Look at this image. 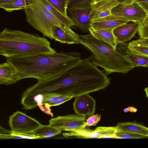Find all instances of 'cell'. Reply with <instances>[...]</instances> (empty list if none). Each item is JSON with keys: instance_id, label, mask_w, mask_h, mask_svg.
<instances>
[{"instance_id": "1", "label": "cell", "mask_w": 148, "mask_h": 148, "mask_svg": "<svg viewBox=\"0 0 148 148\" xmlns=\"http://www.w3.org/2000/svg\"><path fill=\"white\" fill-rule=\"evenodd\" d=\"M59 93L75 97L105 88L110 78L98 68L90 58L80 59L61 74L53 78Z\"/></svg>"}, {"instance_id": "2", "label": "cell", "mask_w": 148, "mask_h": 148, "mask_svg": "<svg viewBox=\"0 0 148 148\" xmlns=\"http://www.w3.org/2000/svg\"><path fill=\"white\" fill-rule=\"evenodd\" d=\"M81 56L77 52H56L6 58L16 69L21 80L32 78L39 82L63 73L77 63Z\"/></svg>"}, {"instance_id": "3", "label": "cell", "mask_w": 148, "mask_h": 148, "mask_svg": "<svg viewBox=\"0 0 148 148\" xmlns=\"http://www.w3.org/2000/svg\"><path fill=\"white\" fill-rule=\"evenodd\" d=\"M57 52L45 37L5 28L0 32V54L6 58Z\"/></svg>"}, {"instance_id": "4", "label": "cell", "mask_w": 148, "mask_h": 148, "mask_svg": "<svg viewBox=\"0 0 148 148\" xmlns=\"http://www.w3.org/2000/svg\"><path fill=\"white\" fill-rule=\"evenodd\" d=\"M79 40L92 53L90 58L92 62L103 68L107 75L114 73L125 74L135 67L127 53L97 39L90 33L80 35Z\"/></svg>"}, {"instance_id": "5", "label": "cell", "mask_w": 148, "mask_h": 148, "mask_svg": "<svg viewBox=\"0 0 148 148\" xmlns=\"http://www.w3.org/2000/svg\"><path fill=\"white\" fill-rule=\"evenodd\" d=\"M31 3L23 9L27 23L43 36L53 40L52 31L55 26H64L49 12L39 0H31Z\"/></svg>"}, {"instance_id": "6", "label": "cell", "mask_w": 148, "mask_h": 148, "mask_svg": "<svg viewBox=\"0 0 148 148\" xmlns=\"http://www.w3.org/2000/svg\"><path fill=\"white\" fill-rule=\"evenodd\" d=\"M91 8V4H87L68 7L67 9V15L74 26L83 32L90 33Z\"/></svg>"}, {"instance_id": "7", "label": "cell", "mask_w": 148, "mask_h": 148, "mask_svg": "<svg viewBox=\"0 0 148 148\" xmlns=\"http://www.w3.org/2000/svg\"><path fill=\"white\" fill-rule=\"evenodd\" d=\"M9 124L12 131L23 133H31L42 125L35 119L18 111L9 116Z\"/></svg>"}, {"instance_id": "8", "label": "cell", "mask_w": 148, "mask_h": 148, "mask_svg": "<svg viewBox=\"0 0 148 148\" xmlns=\"http://www.w3.org/2000/svg\"><path fill=\"white\" fill-rule=\"evenodd\" d=\"M112 14L123 17L130 22L140 24L144 20L147 13L136 2L129 4L119 3L112 10Z\"/></svg>"}, {"instance_id": "9", "label": "cell", "mask_w": 148, "mask_h": 148, "mask_svg": "<svg viewBox=\"0 0 148 148\" xmlns=\"http://www.w3.org/2000/svg\"><path fill=\"white\" fill-rule=\"evenodd\" d=\"M85 117L73 114L51 119L49 125L61 131L71 132L85 128Z\"/></svg>"}, {"instance_id": "10", "label": "cell", "mask_w": 148, "mask_h": 148, "mask_svg": "<svg viewBox=\"0 0 148 148\" xmlns=\"http://www.w3.org/2000/svg\"><path fill=\"white\" fill-rule=\"evenodd\" d=\"M117 130L116 126L115 127L99 126L94 130L82 129L75 130L68 132L63 133V136L67 137L75 136L83 138H98L107 135H114Z\"/></svg>"}, {"instance_id": "11", "label": "cell", "mask_w": 148, "mask_h": 148, "mask_svg": "<svg viewBox=\"0 0 148 148\" xmlns=\"http://www.w3.org/2000/svg\"><path fill=\"white\" fill-rule=\"evenodd\" d=\"M89 94H82L75 97L73 108L77 114L85 117L94 114L96 101Z\"/></svg>"}, {"instance_id": "12", "label": "cell", "mask_w": 148, "mask_h": 148, "mask_svg": "<svg viewBox=\"0 0 148 148\" xmlns=\"http://www.w3.org/2000/svg\"><path fill=\"white\" fill-rule=\"evenodd\" d=\"M52 36L53 39L61 43L80 44L79 35L73 31L69 27H53L52 29Z\"/></svg>"}, {"instance_id": "13", "label": "cell", "mask_w": 148, "mask_h": 148, "mask_svg": "<svg viewBox=\"0 0 148 148\" xmlns=\"http://www.w3.org/2000/svg\"><path fill=\"white\" fill-rule=\"evenodd\" d=\"M139 24L135 23L121 25L113 30L117 43H124L131 40L138 32Z\"/></svg>"}, {"instance_id": "14", "label": "cell", "mask_w": 148, "mask_h": 148, "mask_svg": "<svg viewBox=\"0 0 148 148\" xmlns=\"http://www.w3.org/2000/svg\"><path fill=\"white\" fill-rule=\"evenodd\" d=\"M119 3L117 0H101L91 5V19L105 17L112 14L113 9Z\"/></svg>"}, {"instance_id": "15", "label": "cell", "mask_w": 148, "mask_h": 148, "mask_svg": "<svg viewBox=\"0 0 148 148\" xmlns=\"http://www.w3.org/2000/svg\"><path fill=\"white\" fill-rule=\"evenodd\" d=\"M130 22L119 16L112 14L101 18L91 20V26L95 29H114L117 27Z\"/></svg>"}, {"instance_id": "16", "label": "cell", "mask_w": 148, "mask_h": 148, "mask_svg": "<svg viewBox=\"0 0 148 148\" xmlns=\"http://www.w3.org/2000/svg\"><path fill=\"white\" fill-rule=\"evenodd\" d=\"M20 80L17 70L12 64L7 61L0 64V85L12 84Z\"/></svg>"}, {"instance_id": "17", "label": "cell", "mask_w": 148, "mask_h": 148, "mask_svg": "<svg viewBox=\"0 0 148 148\" xmlns=\"http://www.w3.org/2000/svg\"><path fill=\"white\" fill-rule=\"evenodd\" d=\"M113 29H95L92 27L89 28L90 33L97 39L106 42L116 49L117 46L116 38L113 34Z\"/></svg>"}, {"instance_id": "18", "label": "cell", "mask_w": 148, "mask_h": 148, "mask_svg": "<svg viewBox=\"0 0 148 148\" xmlns=\"http://www.w3.org/2000/svg\"><path fill=\"white\" fill-rule=\"evenodd\" d=\"M116 126L119 131L127 132L148 137V127L134 122L119 123Z\"/></svg>"}, {"instance_id": "19", "label": "cell", "mask_w": 148, "mask_h": 148, "mask_svg": "<svg viewBox=\"0 0 148 148\" xmlns=\"http://www.w3.org/2000/svg\"><path fill=\"white\" fill-rule=\"evenodd\" d=\"M45 7L57 18L64 26L71 27L74 26L73 21L68 16L63 14L48 0H39Z\"/></svg>"}, {"instance_id": "20", "label": "cell", "mask_w": 148, "mask_h": 148, "mask_svg": "<svg viewBox=\"0 0 148 148\" xmlns=\"http://www.w3.org/2000/svg\"><path fill=\"white\" fill-rule=\"evenodd\" d=\"M61 130L49 124L42 125L31 133L43 138L53 137L61 133Z\"/></svg>"}, {"instance_id": "21", "label": "cell", "mask_w": 148, "mask_h": 148, "mask_svg": "<svg viewBox=\"0 0 148 148\" xmlns=\"http://www.w3.org/2000/svg\"><path fill=\"white\" fill-rule=\"evenodd\" d=\"M31 2V0H17L0 4V7L6 12H11L14 10L24 9Z\"/></svg>"}, {"instance_id": "22", "label": "cell", "mask_w": 148, "mask_h": 148, "mask_svg": "<svg viewBox=\"0 0 148 148\" xmlns=\"http://www.w3.org/2000/svg\"><path fill=\"white\" fill-rule=\"evenodd\" d=\"M128 57L135 67H146L148 68V57L127 53Z\"/></svg>"}, {"instance_id": "23", "label": "cell", "mask_w": 148, "mask_h": 148, "mask_svg": "<svg viewBox=\"0 0 148 148\" xmlns=\"http://www.w3.org/2000/svg\"><path fill=\"white\" fill-rule=\"evenodd\" d=\"M126 53H129L148 57V47L132 45L129 43L127 45V49Z\"/></svg>"}, {"instance_id": "24", "label": "cell", "mask_w": 148, "mask_h": 148, "mask_svg": "<svg viewBox=\"0 0 148 148\" xmlns=\"http://www.w3.org/2000/svg\"><path fill=\"white\" fill-rule=\"evenodd\" d=\"M60 12L68 16L67 9L69 0H48Z\"/></svg>"}, {"instance_id": "25", "label": "cell", "mask_w": 148, "mask_h": 148, "mask_svg": "<svg viewBox=\"0 0 148 148\" xmlns=\"http://www.w3.org/2000/svg\"><path fill=\"white\" fill-rule=\"evenodd\" d=\"M73 98L72 97L69 96H63L55 101L49 103L46 106L45 113L50 115L52 117L53 114L51 112L50 107L52 106H56L60 105Z\"/></svg>"}, {"instance_id": "26", "label": "cell", "mask_w": 148, "mask_h": 148, "mask_svg": "<svg viewBox=\"0 0 148 148\" xmlns=\"http://www.w3.org/2000/svg\"><path fill=\"white\" fill-rule=\"evenodd\" d=\"M139 24L138 34L140 38H148V14Z\"/></svg>"}, {"instance_id": "27", "label": "cell", "mask_w": 148, "mask_h": 148, "mask_svg": "<svg viewBox=\"0 0 148 148\" xmlns=\"http://www.w3.org/2000/svg\"><path fill=\"white\" fill-rule=\"evenodd\" d=\"M118 139H141L147 138L148 137L133 133L123 132L117 130L115 134Z\"/></svg>"}, {"instance_id": "28", "label": "cell", "mask_w": 148, "mask_h": 148, "mask_svg": "<svg viewBox=\"0 0 148 148\" xmlns=\"http://www.w3.org/2000/svg\"><path fill=\"white\" fill-rule=\"evenodd\" d=\"M101 117V116L98 114L91 116L86 121L85 123V126L95 125L100 121Z\"/></svg>"}, {"instance_id": "29", "label": "cell", "mask_w": 148, "mask_h": 148, "mask_svg": "<svg viewBox=\"0 0 148 148\" xmlns=\"http://www.w3.org/2000/svg\"><path fill=\"white\" fill-rule=\"evenodd\" d=\"M93 0H69L68 7L80 5L91 4Z\"/></svg>"}, {"instance_id": "30", "label": "cell", "mask_w": 148, "mask_h": 148, "mask_svg": "<svg viewBox=\"0 0 148 148\" xmlns=\"http://www.w3.org/2000/svg\"><path fill=\"white\" fill-rule=\"evenodd\" d=\"M130 44L148 47V38H139L133 40L129 43Z\"/></svg>"}, {"instance_id": "31", "label": "cell", "mask_w": 148, "mask_h": 148, "mask_svg": "<svg viewBox=\"0 0 148 148\" xmlns=\"http://www.w3.org/2000/svg\"><path fill=\"white\" fill-rule=\"evenodd\" d=\"M134 1L138 3L148 14V0H134Z\"/></svg>"}, {"instance_id": "32", "label": "cell", "mask_w": 148, "mask_h": 148, "mask_svg": "<svg viewBox=\"0 0 148 148\" xmlns=\"http://www.w3.org/2000/svg\"><path fill=\"white\" fill-rule=\"evenodd\" d=\"M137 111V109L136 108L131 106L125 108L124 110V111L125 112H127L128 111L132 112H136Z\"/></svg>"}, {"instance_id": "33", "label": "cell", "mask_w": 148, "mask_h": 148, "mask_svg": "<svg viewBox=\"0 0 148 148\" xmlns=\"http://www.w3.org/2000/svg\"><path fill=\"white\" fill-rule=\"evenodd\" d=\"M111 138L118 139L116 135V134L114 135H107L101 136L99 138Z\"/></svg>"}, {"instance_id": "34", "label": "cell", "mask_w": 148, "mask_h": 148, "mask_svg": "<svg viewBox=\"0 0 148 148\" xmlns=\"http://www.w3.org/2000/svg\"><path fill=\"white\" fill-rule=\"evenodd\" d=\"M119 3L129 4L134 2V0H117Z\"/></svg>"}, {"instance_id": "35", "label": "cell", "mask_w": 148, "mask_h": 148, "mask_svg": "<svg viewBox=\"0 0 148 148\" xmlns=\"http://www.w3.org/2000/svg\"><path fill=\"white\" fill-rule=\"evenodd\" d=\"M17 0H0V4L12 2Z\"/></svg>"}, {"instance_id": "36", "label": "cell", "mask_w": 148, "mask_h": 148, "mask_svg": "<svg viewBox=\"0 0 148 148\" xmlns=\"http://www.w3.org/2000/svg\"><path fill=\"white\" fill-rule=\"evenodd\" d=\"M144 90L146 93V96L148 99V87L145 88Z\"/></svg>"}, {"instance_id": "37", "label": "cell", "mask_w": 148, "mask_h": 148, "mask_svg": "<svg viewBox=\"0 0 148 148\" xmlns=\"http://www.w3.org/2000/svg\"><path fill=\"white\" fill-rule=\"evenodd\" d=\"M101 0H93V1L91 4L94 3H96Z\"/></svg>"}]
</instances>
